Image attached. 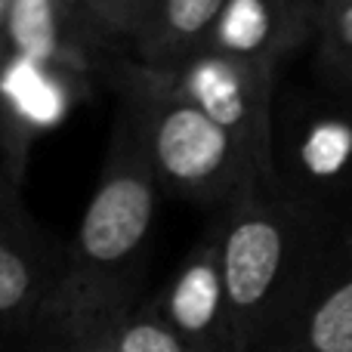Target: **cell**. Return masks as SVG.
I'll list each match as a JSON object with an SVG mask.
<instances>
[{"mask_svg": "<svg viewBox=\"0 0 352 352\" xmlns=\"http://www.w3.org/2000/svg\"><path fill=\"white\" fill-rule=\"evenodd\" d=\"M158 201L161 186L133 121L115 109L99 182L65 244L59 285L37 337L74 334L146 297V256Z\"/></svg>", "mask_w": 352, "mask_h": 352, "instance_id": "6da1fadb", "label": "cell"}, {"mask_svg": "<svg viewBox=\"0 0 352 352\" xmlns=\"http://www.w3.org/2000/svg\"><path fill=\"white\" fill-rule=\"evenodd\" d=\"M238 352H254L346 235L278 186L250 188L210 219Z\"/></svg>", "mask_w": 352, "mask_h": 352, "instance_id": "7a4b0ae2", "label": "cell"}, {"mask_svg": "<svg viewBox=\"0 0 352 352\" xmlns=\"http://www.w3.org/2000/svg\"><path fill=\"white\" fill-rule=\"evenodd\" d=\"M118 109L130 115L161 195L219 213L250 188L272 186L248 148L173 90L167 72L121 56L109 74Z\"/></svg>", "mask_w": 352, "mask_h": 352, "instance_id": "3957f363", "label": "cell"}, {"mask_svg": "<svg viewBox=\"0 0 352 352\" xmlns=\"http://www.w3.org/2000/svg\"><path fill=\"white\" fill-rule=\"evenodd\" d=\"M272 167L287 198L352 235V93L318 84L275 99Z\"/></svg>", "mask_w": 352, "mask_h": 352, "instance_id": "277c9868", "label": "cell"}, {"mask_svg": "<svg viewBox=\"0 0 352 352\" xmlns=\"http://www.w3.org/2000/svg\"><path fill=\"white\" fill-rule=\"evenodd\" d=\"M173 90L229 130L275 186L272 124L278 99V72L263 62L238 59L217 50H201L179 68L167 72Z\"/></svg>", "mask_w": 352, "mask_h": 352, "instance_id": "5b68a950", "label": "cell"}, {"mask_svg": "<svg viewBox=\"0 0 352 352\" xmlns=\"http://www.w3.org/2000/svg\"><path fill=\"white\" fill-rule=\"evenodd\" d=\"M65 263L59 244L25 207L22 186L0 167V340L25 346L41 334Z\"/></svg>", "mask_w": 352, "mask_h": 352, "instance_id": "8992f818", "label": "cell"}, {"mask_svg": "<svg viewBox=\"0 0 352 352\" xmlns=\"http://www.w3.org/2000/svg\"><path fill=\"white\" fill-rule=\"evenodd\" d=\"M3 50L93 90L130 56L93 19L84 0H6Z\"/></svg>", "mask_w": 352, "mask_h": 352, "instance_id": "52a82bcc", "label": "cell"}, {"mask_svg": "<svg viewBox=\"0 0 352 352\" xmlns=\"http://www.w3.org/2000/svg\"><path fill=\"white\" fill-rule=\"evenodd\" d=\"M87 87L6 53L0 62V164L22 186L25 161L34 140L74 111Z\"/></svg>", "mask_w": 352, "mask_h": 352, "instance_id": "ba28073f", "label": "cell"}, {"mask_svg": "<svg viewBox=\"0 0 352 352\" xmlns=\"http://www.w3.org/2000/svg\"><path fill=\"white\" fill-rule=\"evenodd\" d=\"M152 303L188 352H238L219 272V244L210 223L167 285L152 294Z\"/></svg>", "mask_w": 352, "mask_h": 352, "instance_id": "9c48e42d", "label": "cell"}, {"mask_svg": "<svg viewBox=\"0 0 352 352\" xmlns=\"http://www.w3.org/2000/svg\"><path fill=\"white\" fill-rule=\"evenodd\" d=\"M324 0H226L204 50L263 62L281 72L316 43Z\"/></svg>", "mask_w": 352, "mask_h": 352, "instance_id": "30bf717a", "label": "cell"}, {"mask_svg": "<svg viewBox=\"0 0 352 352\" xmlns=\"http://www.w3.org/2000/svg\"><path fill=\"white\" fill-rule=\"evenodd\" d=\"M254 352H352V235L331 250Z\"/></svg>", "mask_w": 352, "mask_h": 352, "instance_id": "8fae6325", "label": "cell"}, {"mask_svg": "<svg viewBox=\"0 0 352 352\" xmlns=\"http://www.w3.org/2000/svg\"><path fill=\"white\" fill-rule=\"evenodd\" d=\"M226 0H155L152 16L136 34L130 59L155 72H173L207 47Z\"/></svg>", "mask_w": 352, "mask_h": 352, "instance_id": "7c38bea8", "label": "cell"}, {"mask_svg": "<svg viewBox=\"0 0 352 352\" xmlns=\"http://www.w3.org/2000/svg\"><path fill=\"white\" fill-rule=\"evenodd\" d=\"M43 340H56L72 352H188L176 331L155 309L152 297H142L130 309L93 322L74 334L43 337Z\"/></svg>", "mask_w": 352, "mask_h": 352, "instance_id": "4fadbf2b", "label": "cell"}, {"mask_svg": "<svg viewBox=\"0 0 352 352\" xmlns=\"http://www.w3.org/2000/svg\"><path fill=\"white\" fill-rule=\"evenodd\" d=\"M318 84L352 93V0H328L312 43Z\"/></svg>", "mask_w": 352, "mask_h": 352, "instance_id": "5bb4252c", "label": "cell"}, {"mask_svg": "<svg viewBox=\"0 0 352 352\" xmlns=\"http://www.w3.org/2000/svg\"><path fill=\"white\" fill-rule=\"evenodd\" d=\"M152 6L155 0H118V22H121V43L127 47H133L136 34L142 31V25L148 22V16H152Z\"/></svg>", "mask_w": 352, "mask_h": 352, "instance_id": "9a60e30c", "label": "cell"}, {"mask_svg": "<svg viewBox=\"0 0 352 352\" xmlns=\"http://www.w3.org/2000/svg\"><path fill=\"white\" fill-rule=\"evenodd\" d=\"M84 6L93 12V19H96L99 25H102V31L111 37L115 43H121V22H118V0H84ZM124 47V43H121ZM127 50V47H124Z\"/></svg>", "mask_w": 352, "mask_h": 352, "instance_id": "2e32d148", "label": "cell"}, {"mask_svg": "<svg viewBox=\"0 0 352 352\" xmlns=\"http://www.w3.org/2000/svg\"><path fill=\"white\" fill-rule=\"evenodd\" d=\"M28 346V352H72L68 346H62V343H56V340H31V343H25Z\"/></svg>", "mask_w": 352, "mask_h": 352, "instance_id": "e0dca14e", "label": "cell"}, {"mask_svg": "<svg viewBox=\"0 0 352 352\" xmlns=\"http://www.w3.org/2000/svg\"><path fill=\"white\" fill-rule=\"evenodd\" d=\"M3 16H6V0H0V34H3ZM3 41V37H0Z\"/></svg>", "mask_w": 352, "mask_h": 352, "instance_id": "ac0fdd59", "label": "cell"}, {"mask_svg": "<svg viewBox=\"0 0 352 352\" xmlns=\"http://www.w3.org/2000/svg\"><path fill=\"white\" fill-rule=\"evenodd\" d=\"M12 349H16V346H10V343H3V340H0V352H12Z\"/></svg>", "mask_w": 352, "mask_h": 352, "instance_id": "d6986e66", "label": "cell"}, {"mask_svg": "<svg viewBox=\"0 0 352 352\" xmlns=\"http://www.w3.org/2000/svg\"><path fill=\"white\" fill-rule=\"evenodd\" d=\"M0 62H3V41H0ZM0 167H3V164H0Z\"/></svg>", "mask_w": 352, "mask_h": 352, "instance_id": "ffe728a7", "label": "cell"}, {"mask_svg": "<svg viewBox=\"0 0 352 352\" xmlns=\"http://www.w3.org/2000/svg\"><path fill=\"white\" fill-rule=\"evenodd\" d=\"M12 352H28V346H16V349H12Z\"/></svg>", "mask_w": 352, "mask_h": 352, "instance_id": "44dd1931", "label": "cell"}, {"mask_svg": "<svg viewBox=\"0 0 352 352\" xmlns=\"http://www.w3.org/2000/svg\"><path fill=\"white\" fill-rule=\"evenodd\" d=\"M324 3H328V0H324Z\"/></svg>", "mask_w": 352, "mask_h": 352, "instance_id": "7402d4cb", "label": "cell"}]
</instances>
